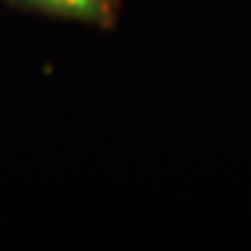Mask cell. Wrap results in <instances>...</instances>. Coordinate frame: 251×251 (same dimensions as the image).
<instances>
[{
	"label": "cell",
	"instance_id": "1",
	"mask_svg": "<svg viewBox=\"0 0 251 251\" xmlns=\"http://www.w3.org/2000/svg\"><path fill=\"white\" fill-rule=\"evenodd\" d=\"M28 2L49 9V12H56V14L86 19V21L102 19L109 9V0H28Z\"/></svg>",
	"mask_w": 251,
	"mask_h": 251
}]
</instances>
